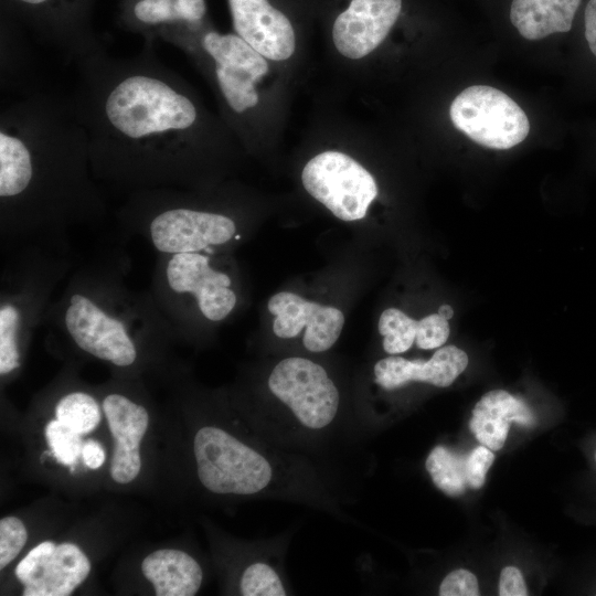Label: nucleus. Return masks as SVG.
<instances>
[{"mask_svg": "<svg viewBox=\"0 0 596 596\" xmlns=\"http://www.w3.org/2000/svg\"><path fill=\"white\" fill-rule=\"evenodd\" d=\"M75 63L71 99L87 131L94 178L128 193L193 183L202 111L152 43L131 57L103 49Z\"/></svg>", "mask_w": 596, "mask_h": 596, "instance_id": "nucleus-1", "label": "nucleus"}, {"mask_svg": "<svg viewBox=\"0 0 596 596\" xmlns=\"http://www.w3.org/2000/svg\"><path fill=\"white\" fill-rule=\"evenodd\" d=\"M95 181L87 131L71 97L36 91L1 109L2 253L23 246L72 253L71 231L107 213Z\"/></svg>", "mask_w": 596, "mask_h": 596, "instance_id": "nucleus-2", "label": "nucleus"}, {"mask_svg": "<svg viewBox=\"0 0 596 596\" xmlns=\"http://www.w3.org/2000/svg\"><path fill=\"white\" fill-rule=\"evenodd\" d=\"M129 266L128 254L114 247L72 269L42 326L95 359L120 369L135 365L141 345L174 333L149 290L128 285Z\"/></svg>", "mask_w": 596, "mask_h": 596, "instance_id": "nucleus-3", "label": "nucleus"}, {"mask_svg": "<svg viewBox=\"0 0 596 596\" xmlns=\"http://www.w3.org/2000/svg\"><path fill=\"white\" fill-rule=\"evenodd\" d=\"M0 281V374L22 365L23 349L42 326L57 286L74 266L73 254L23 246L6 254Z\"/></svg>", "mask_w": 596, "mask_h": 596, "instance_id": "nucleus-4", "label": "nucleus"}, {"mask_svg": "<svg viewBox=\"0 0 596 596\" xmlns=\"http://www.w3.org/2000/svg\"><path fill=\"white\" fill-rule=\"evenodd\" d=\"M210 253L158 254L149 292L173 333L195 308L209 322L223 321L237 296L231 276L212 267Z\"/></svg>", "mask_w": 596, "mask_h": 596, "instance_id": "nucleus-5", "label": "nucleus"}, {"mask_svg": "<svg viewBox=\"0 0 596 596\" xmlns=\"http://www.w3.org/2000/svg\"><path fill=\"white\" fill-rule=\"evenodd\" d=\"M193 450L199 480L211 492L254 494L272 481L268 460L222 428H200Z\"/></svg>", "mask_w": 596, "mask_h": 596, "instance_id": "nucleus-6", "label": "nucleus"}, {"mask_svg": "<svg viewBox=\"0 0 596 596\" xmlns=\"http://www.w3.org/2000/svg\"><path fill=\"white\" fill-rule=\"evenodd\" d=\"M449 115L458 130L490 149H510L530 131L523 109L505 93L488 85L464 89L453 100Z\"/></svg>", "mask_w": 596, "mask_h": 596, "instance_id": "nucleus-7", "label": "nucleus"}, {"mask_svg": "<svg viewBox=\"0 0 596 596\" xmlns=\"http://www.w3.org/2000/svg\"><path fill=\"white\" fill-rule=\"evenodd\" d=\"M301 180L306 191L342 221L363 219L377 195L372 174L339 151H324L309 160Z\"/></svg>", "mask_w": 596, "mask_h": 596, "instance_id": "nucleus-8", "label": "nucleus"}, {"mask_svg": "<svg viewBox=\"0 0 596 596\" xmlns=\"http://www.w3.org/2000/svg\"><path fill=\"white\" fill-rule=\"evenodd\" d=\"M270 392L286 404L305 427L321 429L336 417L340 395L326 370L305 358H287L268 377Z\"/></svg>", "mask_w": 596, "mask_h": 596, "instance_id": "nucleus-9", "label": "nucleus"}, {"mask_svg": "<svg viewBox=\"0 0 596 596\" xmlns=\"http://www.w3.org/2000/svg\"><path fill=\"white\" fill-rule=\"evenodd\" d=\"M200 46L213 62L219 91L231 111L243 115L256 107V84L268 72L266 58L237 34L209 31Z\"/></svg>", "mask_w": 596, "mask_h": 596, "instance_id": "nucleus-10", "label": "nucleus"}, {"mask_svg": "<svg viewBox=\"0 0 596 596\" xmlns=\"http://www.w3.org/2000/svg\"><path fill=\"white\" fill-rule=\"evenodd\" d=\"M91 572L84 552L73 543L44 541L17 565L24 596H68Z\"/></svg>", "mask_w": 596, "mask_h": 596, "instance_id": "nucleus-11", "label": "nucleus"}, {"mask_svg": "<svg viewBox=\"0 0 596 596\" xmlns=\"http://www.w3.org/2000/svg\"><path fill=\"white\" fill-rule=\"evenodd\" d=\"M268 310L276 316L273 330L279 338H294L306 328L302 342L311 352L330 349L344 324V316L338 308L308 301L288 291L272 296Z\"/></svg>", "mask_w": 596, "mask_h": 596, "instance_id": "nucleus-12", "label": "nucleus"}, {"mask_svg": "<svg viewBox=\"0 0 596 596\" xmlns=\"http://www.w3.org/2000/svg\"><path fill=\"white\" fill-rule=\"evenodd\" d=\"M402 9V0H352L332 28L337 50L350 58H361L387 36Z\"/></svg>", "mask_w": 596, "mask_h": 596, "instance_id": "nucleus-13", "label": "nucleus"}, {"mask_svg": "<svg viewBox=\"0 0 596 596\" xmlns=\"http://www.w3.org/2000/svg\"><path fill=\"white\" fill-rule=\"evenodd\" d=\"M228 6L236 34L265 58L284 61L292 55V25L268 0H228Z\"/></svg>", "mask_w": 596, "mask_h": 596, "instance_id": "nucleus-14", "label": "nucleus"}, {"mask_svg": "<svg viewBox=\"0 0 596 596\" xmlns=\"http://www.w3.org/2000/svg\"><path fill=\"white\" fill-rule=\"evenodd\" d=\"M102 408L115 441L110 476L118 483H128L140 472L139 445L148 428V412L120 393L106 395Z\"/></svg>", "mask_w": 596, "mask_h": 596, "instance_id": "nucleus-15", "label": "nucleus"}, {"mask_svg": "<svg viewBox=\"0 0 596 596\" xmlns=\"http://www.w3.org/2000/svg\"><path fill=\"white\" fill-rule=\"evenodd\" d=\"M468 365V355L455 345L438 349L424 362L389 356L374 365L375 382L385 390L397 389L411 381L435 386H449Z\"/></svg>", "mask_w": 596, "mask_h": 596, "instance_id": "nucleus-16", "label": "nucleus"}, {"mask_svg": "<svg viewBox=\"0 0 596 596\" xmlns=\"http://www.w3.org/2000/svg\"><path fill=\"white\" fill-rule=\"evenodd\" d=\"M512 422L531 427L535 418L522 400L507 391L492 390L475 405L469 427L483 446L499 450L504 445Z\"/></svg>", "mask_w": 596, "mask_h": 596, "instance_id": "nucleus-17", "label": "nucleus"}, {"mask_svg": "<svg viewBox=\"0 0 596 596\" xmlns=\"http://www.w3.org/2000/svg\"><path fill=\"white\" fill-rule=\"evenodd\" d=\"M143 576L157 596H192L202 583V570L188 553L161 549L147 555L141 564Z\"/></svg>", "mask_w": 596, "mask_h": 596, "instance_id": "nucleus-18", "label": "nucleus"}, {"mask_svg": "<svg viewBox=\"0 0 596 596\" xmlns=\"http://www.w3.org/2000/svg\"><path fill=\"white\" fill-rule=\"evenodd\" d=\"M582 0H512L510 20L528 40L568 32Z\"/></svg>", "mask_w": 596, "mask_h": 596, "instance_id": "nucleus-19", "label": "nucleus"}, {"mask_svg": "<svg viewBox=\"0 0 596 596\" xmlns=\"http://www.w3.org/2000/svg\"><path fill=\"white\" fill-rule=\"evenodd\" d=\"M466 458L444 446H437L429 453L425 467L438 489L448 496H459L468 486Z\"/></svg>", "mask_w": 596, "mask_h": 596, "instance_id": "nucleus-20", "label": "nucleus"}, {"mask_svg": "<svg viewBox=\"0 0 596 596\" xmlns=\"http://www.w3.org/2000/svg\"><path fill=\"white\" fill-rule=\"evenodd\" d=\"M137 24L146 32L171 42L174 26L184 24L179 10V0H136L131 10Z\"/></svg>", "mask_w": 596, "mask_h": 596, "instance_id": "nucleus-21", "label": "nucleus"}, {"mask_svg": "<svg viewBox=\"0 0 596 596\" xmlns=\"http://www.w3.org/2000/svg\"><path fill=\"white\" fill-rule=\"evenodd\" d=\"M56 419L79 435L93 432L100 422V407L91 394L74 391L63 395L55 406Z\"/></svg>", "mask_w": 596, "mask_h": 596, "instance_id": "nucleus-22", "label": "nucleus"}, {"mask_svg": "<svg viewBox=\"0 0 596 596\" xmlns=\"http://www.w3.org/2000/svg\"><path fill=\"white\" fill-rule=\"evenodd\" d=\"M417 322L400 309H385L379 320L385 352L397 354L407 351L416 338Z\"/></svg>", "mask_w": 596, "mask_h": 596, "instance_id": "nucleus-23", "label": "nucleus"}, {"mask_svg": "<svg viewBox=\"0 0 596 596\" xmlns=\"http://www.w3.org/2000/svg\"><path fill=\"white\" fill-rule=\"evenodd\" d=\"M45 437L57 461L71 467L76 464L78 457L82 455L84 444L82 435L55 418L47 423Z\"/></svg>", "mask_w": 596, "mask_h": 596, "instance_id": "nucleus-24", "label": "nucleus"}, {"mask_svg": "<svg viewBox=\"0 0 596 596\" xmlns=\"http://www.w3.org/2000/svg\"><path fill=\"white\" fill-rule=\"evenodd\" d=\"M244 596H285L286 589L276 571L265 563H254L244 571L241 583Z\"/></svg>", "mask_w": 596, "mask_h": 596, "instance_id": "nucleus-25", "label": "nucleus"}, {"mask_svg": "<svg viewBox=\"0 0 596 596\" xmlns=\"http://www.w3.org/2000/svg\"><path fill=\"white\" fill-rule=\"evenodd\" d=\"M26 540L28 532L20 519L6 517L0 520V568L18 556Z\"/></svg>", "mask_w": 596, "mask_h": 596, "instance_id": "nucleus-26", "label": "nucleus"}, {"mask_svg": "<svg viewBox=\"0 0 596 596\" xmlns=\"http://www.w3.org/2000/svg\"><path fill=\"white\" fill-rule=\"evenodd\" d=\"M449 332L448 320L439 313H433L417 322L415 341L423 350L436 349L447 341Z\"/></svg>", "mask_w": 596, "mask_h": 596, "instance_id": "nucleus-27", "label": "nucleus"}, {"mask_svg": "<svg viewBox=\"0 0 596 596\" xmlns=\"http://www.w3.org/2000/svg\"><path fill=\"white\" fill-rule=\"evenodd\" d=\"M494 460V455L486 446L476 447L466 458V478L468 487L479 489Z\"/></svg>", "mask_w": 596, "mask_h": 596, "instance_id": "nucleus-28", "label": "nucleus"}, {"mask_svg": "<svg viewBox=\"0 0 596 596\" xmlns=\"http://www.w3.org/2000/svg\"><path fill=\"white\" fill-rule=\"evenodd\" d=\"M440 596H478L479 586L477 577L467 570L450 572L440 583Z\"/></svg>", "mask_w": 596, "mask_h": 596, "instance_id": "nucleus-29", "label": "nucleus"}, {"mask_svg": "<svg viewBox=\"0 0 596 596\" xmlns=\"http://www.w3.org/2000/svg\"><path fill=\"white\" fill-rule=\"evenodd\" d=\"M500 596H526L528 589L525 586L522 573L515 566H505L502 568L499 581Z\"/></svg>", "mask_w": 596, "mask_h": 596, "instance_id": "nucleus-30", "label": "nucleus"}, {"mask_svg": "<svg viewBox=\"0 0 596 596\" xmlns=\"http://www.w3.org/2000/svg\"><path fill=\"white\" fill-rule=\"evenodd\" d=\"M82 458L89 469H98L105 461L104 448L98 441L87 439L83 444Z\"/></svg>", "mask_w": 596, "mask_h": 596, "instance_id": "nucleus-31", "label": "nucleus"}, {"mask_svg": "<svg viewBox=\"0 0 596 596\" xmlns=\"http://www.w3.org/2000/svg\"><path fill=\"white\" fill-rule=\"evenodd\" d=\"M585 38L596 56V0H589L585 9Z\"/></svg>", "mask_w": 596, "mask_h": 596, "instance_id": "nucleus-32", "label": "nucleus"}, {"mask_svg": "<svg viewBox=\"0 0 596 596\" xmlns=\"http://www.w3.org/2000/svg\"><path fill=\"white\" fill-rule=\"evenodd\" d=\"M438 313L441 317H444L445 319L449 320L454 315V310H453V308L450 306L443 305V306L439 307Z\"/></svg>", "mask_w": 596, "mask_h": 596, "instance_id": "nucleus-33", "label": "nucleus"}, {"mask_svg": "<svg viewBox=\"0 0 596 596\" xmlns=\"http://www.w3.org/2000/svg\"><path fill=\"white\" fill-rule=\"evenodd\" d=\"M20 3L30 6V7H41L49 4L52 0H17Z\"/></svg>", "mask_w": 596, "mask_h": 596, "instance_id": "nucleus-34", "label": "nucleus"}, {"mask_svg": "<svg viewBox=\"0 0 596 596\" xmlns=\"http://www.w3.org/2000/svg\"><path fill=\"white\" fill-rule=\"evenodd\" d=\"M595 459H596V454H595Z\"/></svg>", "mask_w": 596, "mask_h": 596, "instance_id": "nucleus-35", "label": "nucleus"}]
</instances>
